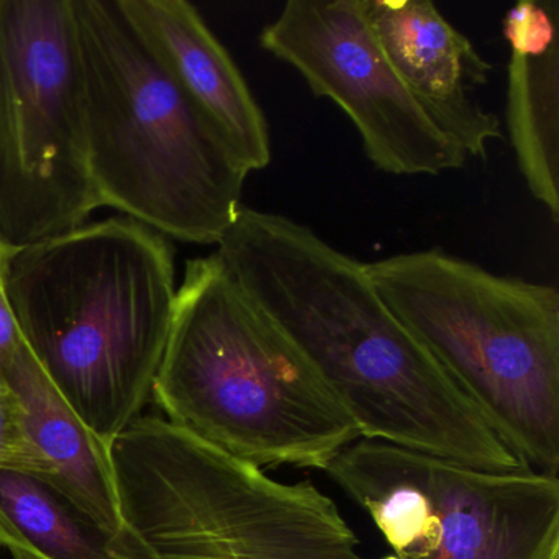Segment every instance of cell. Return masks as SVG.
<instances>
[{"instance_id":"5bb4252c","label":"cell","mask_w":559,"mask_h":559,"mask_svg":"<svg viewBox=\"0 0 559 559\" xmlns=\"http://www.w3.org/2000/svg\"><path fill=\"white\" fill-rule=\"evenodd\" d=\"M0 548L14 559H153L130 535H109L55 487L0 471Z\"/></svg>"},{"instance_id":"8992f818","label":"cell","mask_w":559,"mask_h":559,"mask_svg":"<svg viewBox=\"0 0 559 559\" xmlns=\"http://www.w3.org/2000/svg\"><path fill=\"white\" fill-rule=\"evenodd\" d=\"M120 516L153 559H365L332 497L286 484L159 415L109 443Z\"/></svg>"},{"instance_id":"3957f363","label":"cell","mask_w":559,"mask_h":559,"mask_svg":"<svg viewBox=\"0 0 559 559\" xmlns=\"http://www.w3.org/2000/svg\"><path fill=\"white\" fill-rule=\"evenodd\" d=\"M152 397L166 420L261 467L325 471L359 431L217 253L186 266Z\"/></svg>"},{"instance_id":"2e32d148","label":"cell","mask_w":559,"mask_h":559,"mask_svg":"<svg viewBox=\"0 0 559 559\" xmlns=\"http://www.w3.org/2000/svg\"><path fill=\"white\" fill-rule=\"evenodd\" d=\"M8 248L0 245V385H5L4 376L12 358L22 345L21 332L9 304L4 284V258Z\"/></svg>"},{"instance_id":"52a82bcc","label":"cell","mask_w":559,"mask_h":559,"mask_svg":"<svg viewBox=\"0 0 559 559\" xmlns=\"http://www.w3.org/2000/svg\"><path fill=\"white\" fill-rule=\"evenodd\" d=\"M103 207L71 0H0V245L31 247Z\"/></svg>"},{"instance_id":"9a60e30c","label":"cell","mask_w":559,"mask_h":559,"mask_svg":"<svg viewBox=\"0 0 559 559\" xmlns=\"http://www.w3.org/2000/svg\"><path fill=\"white\" fill-rule=\"evenodd\" d=\"M0 471L28 474L47 483L50 467L28 428L24 405L9 385H0Z\"/></svg>"},{"instance_id":"277c9868","label":"cell","mask_w":559,"mask_h":559,"mask_svg":"<svg viewBox=\"0 0 559 559\" xmlns=\"http://www.w3.org/2000/svg\"><path fill=\"white\" fill-rule=\"evenodd\" d=\"M91 175L103 207L163 237L218 245L250 173L146 47L120 0H71Z\"/></svg>"},{"instance_id":"4fadbf2b","label":"cell","mask_w":559,"mask_h":559,"mask_svg":"<svg viewBox=\"0 0 559 559\" xmlns=\"http://www.w3.org/2000/svg\"><path fill=\"white\" fill-rule=\"evenodd\" d=\"M21 399L28 428L50 467L47 484L63 493L109 535L122 536L109 444L78 417L22 342L4 376Z\"/></svg>"},{"instance_id":"ba28073f","label":"cell","mask_w":559,"mask_h":559,"mask_svg":"<svg viewBox=\"0 0 559 559\" xmlns=\"http://www.w3.org/2000/svg\"><path fill=\"white\" fill-rule=\"evenodd\" d=\"M325 473L378 526L394 559H548L559 546V480L493 473L358 440Z\"/></svg>"},{"instance_id":"9c48e42d","label":"cell","mask_w":559,"mask_h":559,"mask_svg":"<svg viewBox=\"0 0 559 559\" xmlns=\"http://www.w3.org/2000/svg\"><path fill=\"white\" fill-rule=\"evenodd\" d=\"M260 45L349 117L379 171L438 176L466 165L395 73L361 0H289L261 31Z\"/></svg>"},{"instance_id":"8fae6325","label":"cell","mask_w":559,"mask_h":559,"mask_svg":"<svg viewBox=\"0 0 559 559\" xmlns=\"http://www.w3.org/2000/svg\"><path fill=\"white\" fill-rule=\"evenodd\" d=\"M146 47L248 173L271 163L266 117L243 74L186 0H120Z\"/></svg>"},{"instance_id":"7a4b0ae2","label":"cell","mask_w":559,"mask_h":559,"mask_svg":"<svg viewBox=\"0 0 559 559\" xmlns=\"http://www.w3.org/2000/svg\"><path fill=\"white\" fill-rule=\"evenodd\" d=\"M4 284L28 352L109 444L152 399L178 294L171 245L110 217L5 251Z\"/></svg>"},{"instance_id":"6da1fadb","label":"cell","mask_w":559,"mask_h":559,"mask_svg":"<svg viewBox=\"0 0 559 559\" xmlns=\"http://www.w3.org/2000/svg\"><path fill=\"white\" fill-rule=\"evenodd\" d=\"M217 247L241 293L322 379L359 440L493 473L533 471L389 309L365 263L300 222L251 207Z\"/></svg>"},{"instance_id":"e0dca14e","label":"cell","mask_w":559,"mask_h":559,"mask_svg":"<svg viewBox=\"0 0 559 559\" xmlns=\"http://www.w3.org/2000/svg\"><path fill=\"white\" fill-rule=\"evenodd\" d=\"M548 559H559V546H556V548L552 549L551 555L548 556Z\"/></svg>"},{"instance_id":"5b68a950","label":"cell","mask_w":559,"mask_h":559,"mask_svg":"<svg viewBox=\"0 0 559 559\" xmlns=\"http://www.w3.org/2000/svg\"><path fill=\"white\" fill-rule=\"evenodd\" d=\"M379 296L530 467L559 473V293L441 250L365 263Z\"/></svg>"},{"instance_id":"30bf717a","label":"cell","mask_w":559,"mask_h":559,"mask_svg":"<svg viewBox=\"0 0 559 559\" xmlns=\"http://www.w3.org/2000/svg\"><path fill=\"white\" fill-rule=\"evenodd\" d=\"M385 57L433 126L467 158L486 159L502 126L476 99L492 64L430 0H361Z\"/></svg>"},{"instance_id":"7c38bea8","label":"cell","mask_w":559,"mask_h":559,"mask_svg":"<svg viewBox=\"0 0 559 559\" xmlns=\"http://www.w3.org/2000/svg\"><path fill=\"white\" fill-rule=\"evenodd\" d=\"M510 48L507 133L530 194L559 222V2H520L503 19Z\"/></svg>"}]
</instances>
